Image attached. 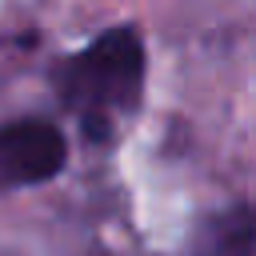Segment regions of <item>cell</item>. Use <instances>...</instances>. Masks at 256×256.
<instances>
[{
  "label": "cell",
  "instance_id": "cell-1",
  "mask_svg": "<svg viewBox=\"0 0 256 256\" xmlns=\"http://www.w3.org/2000/svg\"><path fill=\"white\" fill-rule=\"evenodd\" d=\"M60 100L80 116L92 140H104L112 116L132 112L144 88V44L136 28H108L84 52L60 64L56 72Z\"/></svg>",
  "mask_w": 256,
  "mask_h": 256
},
{
  "label": "cell",
  "instance_id": "cell-2",
  "mask_svg": "<svg viewBox=\"0 0 256 256\" xmlns=\"http://www.w3.org/2000/svg\"><path fill=\"white\" fill-rule=\"evenodd\" d=\"M68 160V144L48 120H16L0 128V188L52 180Z\"/></svg>",
  "mask_w": 256,
  "mask_h": 256
},
{
  "label": "cell",
  "instance_id": "cell-3",
  "mask_svg": "<svg viewBox=\"0 0 256 256\" xmlns=\"http://www.w3.org/2000/svg\"><path fill=\"white\" fill-rule=\"evenodd\" d=\"M192 256H256V208H228L212 216L196 232Z\"/></svg>",
  "mask_w": 256,
  "mask_h": 256
}]
</instances>
